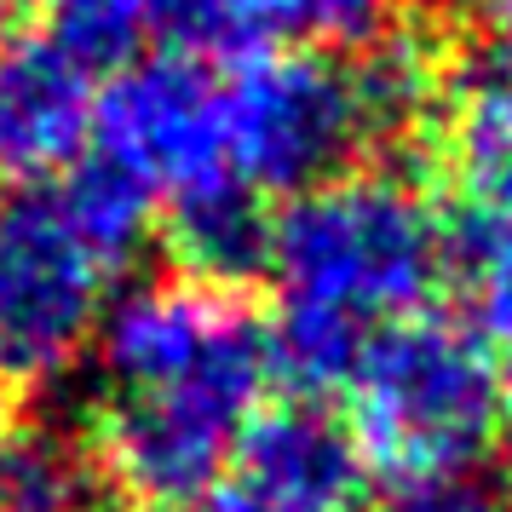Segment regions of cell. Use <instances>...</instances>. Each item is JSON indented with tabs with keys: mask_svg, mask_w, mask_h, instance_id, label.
I'll list each match as a JSON object with an SVG mask.
<instances>
[{
	"mask_svg": "<svg viewBox=\"0 0 512 512\" xmlns=\"http://www.w3.org/2000/svg\"><path fill=\"white\" fill-rule=\"evenodd\" d=\"M236 489L271 512H363L369 466L340 415L317 397H282L265 403L236 443Z\"/></svg>",
	"mask_w": 512,
	"mask_h": 512,
	"instance_id": "obj_9",
	"label": "cell"
},
{
	"mask_svg": "<svg viewBox=\"0 0 512 512\" xmlns=\"http://www.w3.org/2000/svg\"><path fill=\"white\" fill-rule=\"evenodd\" d=\"M47 35L93 75H116L133 58L167 47L173 0H47Z\"/></svg>",
	"mask_w": 512,
	"mask_h": 512,
	"instance_id": "obj_15",
	"label": "cell"
},
{
	"mask_svg": "<svg viewBox=\"0 0 512 512\" xmlns=\"http://www.w3.org/2000/svg\"><path fill=\"white\" fill-rule=\"evenodd\" d=\"M265 386L271 340L259 334L185 380L104 392L87 426L104 489L144 512H196L236 466V443L265 409Z\"/></svg>",
	"mask_w": 512,
	"mask_h": 512,
	"instance_id": "obj_4",
	"label": "cell"
},
{
	"mask_svg": "<svg viewBox=\"0 0 512 512\" xmlns=\"http://www.w3.org/2000/svg\"><path fill=\"white\" fill-rule=\"evenodd\" d=\"M340 392L357 455L386 478L478 472L507 420L495 351L438 311L380 328Z\"/></svg>",
	"mask_w": 512,
	"mask_h": 512,
	"instance_id": "obj_2",
	"label": "cell"
},
{
	"mask_svg": "<svg viewBox=\"0 0 512 512\" xmlns=\"http://www.w3.org/2000/svg\"><path fill=\"white\" fill-rule=\"evenodd\" d=\"M449 271L461 282L466 328L489 351H512V208H466L449 236Z\"/></svg>",
	"mask_w": 512,
	"mask_h": 512,
	"instance_id": "obj_16",
	"label": "cell"
},
{
	"mask_svg": "<svg viewBox=\"0 0 512 512\" xmlns=\"http://www.w3.org/2000/svg\"><path fill=\"white\" fill-rule=\"evenodd\" d=\"M363 512H507L501 489L478 472H438V478H392Z\"/></svg>",
	"mask_w": 512,
	"mask_h": 512,
	"instance_id": "obj_17",
	"label": "cell"
},
{
	"mask_svg": "<svg viewBox=\"0 0 512 512\" xmlns=\"http://www.w3.org/2000/svg\"><path fill=\"white\" fill-rule=\"evenodd\" d=\"M392 29V0H173L167 47H190L202 58L236 52H369Z\"/></svg>",
	"mask_w": 512,
	"mask_h": 512,
	"instance_id": "obj_10",
	"label": "cell"
},
{
	"mask_svg": "<svg viewBox=\"0 0 512 512\" xmlns=\"http://www.w3.org/2000/svg\"><path fill=\"white\" fill-rule=\"evenodd\" d=\"M121 282L52 185H0V386L47 392L70 380Z\"/></svg>",
	"mask_w": 512,
	"mask_h": 512,
	"instance_id": "obj_5",
	"label": "cell"
},
{
	"mask_svg": "<svg viewBox=\"0 0 512 512\" xmlns=\"http://www.w3.org/2000/svg\"><path fill=\"white\" fill-rule=\"evenodd\" d=\"M438 150L466 208H512V64L495 52L484 64L449 70L438 93Z\"/></svg>",
	"mask_w": 512,
	"mask_h": 512,
	"instance_id": "obj_11",
	"label": "cell"
},
{
	"mask_svg": "<svg viewBox=\"0 0 512 512\" xmlns=\"http://www.w3.org/2000/svg\"><path fill=\"white\" fill-rule=\"evenodd\" d=\"M196 512H271V507H265V501H254L248 489H236V484H219V489H213V495H208V501H202Z\"/></svg>",
	"mask_w": 512,
	"mask_h": 512,
	"instance_id": "obj_18",
	"label": "cell"
},
{
	"mask_svg": "<svg viewBox=\"0 0 512 512\" xmlns=\"http://www.w3.org/2000/svg\"><path fill=\"white\" fill-rule=\"evenodd\" d=\"M449 271V231L432 196L392 167H351L271 213L265 277L277 317L265 323L271 374L305 397L340 392L380 328L426 311Z\"/></svg>",
	"mask_w": 512,
	"mask_h": 512,
	"instance_id": "obj_1",
	"label": "cell"
},
{
	"mask_svg": "<svg viewBox=\"0 0 512 512\" xmlns=\"http://www.w3.org/2000/svg\"><path fill=\"white\" fill-rule=\"evenodd\" d=\"M484 18H489V35H495L501 58L512 64V0H484Z\"/></svg>",
	"mask_w": 512,
	"mask_h": 512,
	"instance_id": "obj_19",
	"label": "cell"
},
{
	"mask_svg": "<svg viewBox=\"0 0 512 512\" xmlns=\"http://www.w3.org/2000/svg\"><path fill=\"white\" fill-rule=\"evenodd\" d=\"M6 426H12V392L0 386V432H6Z\"/></svg>",
	"mask_w": 512,
	"mask_h": 512,
	"instance_id": "obj_22",
	"label": "cell"
},
{
	"mask_svg": "<svg viewBox=\"0 0 512 512\" xmlns=\"http://www.w3.org/2000/svg\"><path fill=\"white\" fill-rule=\"evenodd\" d=\"M167 231V248L179 259V277L236 288L242 277L265 271V236H271V208L254 202L248 190L219 185L185 202H167L156 213Z\"/></svg>",
	"mask_w": 512,
	"mask_h": 512,
	"instance_id": "obj_12",
	"label": "cell"
},
{
	"mask_svg": "<svg viewBox=\"0 0 512 512\" xmlns=\"http://www.w3.org/2000/svg\"><path fill=\"white\" fill-rule=\"evenodd\" d=\"M507 403H512V386H507Z\"/></svg>",
	"mask_w": 512,
	"mask_h": 512,
	"instance_id": "obj_23",
	"label": "cell"
},
{
	"mask_svg": "<svg viewBox=\"0 0 512 512\" xmlns=\"http://www.w3.org/2000/svg\"><path fill=\"white\" fill-rule=\"evenodd\" d=\"M104 495L87 438L47 420L0 432V512H98Z\"/></svg>",
	"mask_w": 512,
	"mask_h": 512,
	"instance_id": "obj_13",
	"label": "cell"
},
{
	"mask_svg": "<svg viewBox=\"0 0 512 512\" xmlns=\"http://www.w3.org/2000/svg\"><path fill=\"white\" fill-rule=\"evenodd\" d=\"M259 334H265V323L242 305L236 288L156 277L133 282L110 300L93 357L104 369V392H144V386H167V380L208 369Z\"/></svg>",
	"mask_w": 512,
	"mask_h": 512,
	"instance_id": "obj_7",
	"label": "cell"
},
{
	"mask_svg": "<svg viewBox=\"0 0 512 512\" xmlns=\"http://www.w3.org/2000/svg\"><path fill=\"white\" fill-rule=\"evenodd\" d=\"M93 156L150 190L156 213L236 185L219 150V70L190 47H156L98 81ZM242 190V185H236Z\"/></svg>",
	"mask_w": 512,
	"mask_h": 512,
	"instance_id": "obj_6",
	"label": "cell"
},
{
	"mask_svg": "<svg viewBox=\"0 0 512 512\" xmlns=\"http://www.w3.org/2000/svg\"><path fill=\"white\" fill-rule=\"evenodd\" d=\"M213 70L225 173L265 208L340 179L363 150L392 139L357 58L271 47L213 58Z\"/></svg>",
	"mask_w": 512,
	"mask_h": 512,
	"instance_id": "obj_3",
	"label": "cell"
},
{
	"mask_svg": "<svg viewBox=\"0 0 512 512\" xmlns=\"http://www.w3.org/2000/svg\"><path fill=\"white\" fill-rule=\"evenodd\" d=\"M18 35V0H0V47Z\"/></svg>",
	"mask_w": 512,
	"mask_h": 512,
	"instance_id": "obj_20",
	"label": "cell"
},
{
	"mask_svg": "<svg viewBox=\"0 0 512 512\" xmlns=\"http://www.w3.org/2000/svg\"><path fill=\"white\" fill-rule=\"evenodd\" d=\"M98 75L41 29L0 47V185H52L93 150Z\"/></svg>",
	"mask_w": 512,
	"mask_h": 512,
	"instance_id": "obj_8",
	"label": "cell"
},
{
	"mask_svg": "<svg viewBox=\"0 0 512 512\" xmlns=\"http://www.w3.org/2000/svg\"><path fill=\"white\" fill-rule=\"evenodd\" d=\"M495 489H501V507L512 512V443H507V466H501V484Z\"/></svg>",
	"mask_w": 512,
	"mask_h": 512,
	"instance_id": "obj_21",
	"label": "cell"
},
{
	"mask_svg": "<svg viewBox=\"0 0 512 512\" xmlns=\"http://www.w3.org/2000/svg\"><path fill=\"white\" fill-rule=\"evenodd\" d=\"M52 190H58L64 213L75 219V231L93 242V254L104 259L116 277H133L139 254L150 248V231H156V202H150V190L133 185L121 167L98 162L93 150H87L64 179H52Z\"/></svg>",
	"mask_w": 512,
	"mask_h": 512,
	"instance_id": "obj_14",
	"label": "cell"
}]
</instances>
